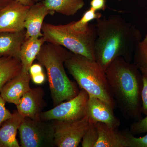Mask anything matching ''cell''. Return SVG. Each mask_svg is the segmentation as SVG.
<instances>
[{"label":"cell","instance_id":"f1b7e54d","mask_svg":"<svg viewBox=\"0 0 147 147\" xmlns=\"http://www.w3.org/2000/svg\"><path fill=\"white\" fill-rule=\"evenodd\" d=\"M42 66L39 63L33 64L29 69V73L30 76H33L43 71Z\"/></svg>","mask_w":147,"mask_h":147},{"label":"cell","instance_id":"f546056e","mask_svg":"<svg viewBox=\"0 0 147 147\" xmlns=\"http://www.w3.org/2000/svg\"><path fill=\"white\" fill-rule=\"evenodd\" d=\"M12 0H0V10L8 4Z\"/></svg>","mask_w":147,"mask_h":147},{"label":"cell","instance_id":"d6986e66","mask_svg":"<svg viewBox=\"0 0 147 147\" xmlns=\"http://www.w3.org/2000/svg\"><path fill=\"white\" fill-rule=\"evenodd\" d=\"M19 59L10 57H0V91L8 81L21 71Z\"/></svg>","mask_w":147,"mask_h":147},{"label":"cell","instance_id":"4dcf8cb0","mask_svg":"<svg viewBox=\"0 0 147 147\" xmlns=\"http://www.w3.org/2000/svg\"><path fill=\"white\" fill-rule=\"evenodd\" d=\"M17 1L24 5L29 6H31L34 3L31 0H17Z\"/></svg>","mask_w":147,"mask_h":147},{"label":"cell","instance_id":"6da1fadb","mask_svg":"<svg viewBox=\"0 0 147 147\" xmlns=\"http://www.w3.org/2000/svg\"><path fill=\"white\" fill-rule=\"evenodd\" d=\"M96 20L95 61L105 70L117 58L131 62L137 45L143 39L140 31L119 14Z\"/></svg>","mask_w":147,"mask_h":147},{"label":"cell","instance_id":"ba28073f","mask_svg":"<svg viewBox=\"0 0 147 147\" xmlns=\"http://www.w3.org/2000/svg\"><path fill=\"white\" fill-rule=\"evenodd\" d=\"M52 121L55 130V146L58 147H78L90 124L87 115L78 120Z\"/></svg>","mask_w":147,"mask_h":147},{"label":"cell","instance_id":"4fadbf2b","mask_svg":"<svg viewBox=\"0 0 147 147\" xmlns=\"http://www.w3.org/2000/svg\"><path fill=\"white\" fill-rule=\"evenodd\" d=\"M55 13L48 9L42 1L35 3L31 6L25 20V39L43 36L42 28L44 19L47 15H53Z\"/></svg>","mask_w":147,"mask_h":147},{"label":"cell","instance_id":"d4e9b609","mask_svg":"<svg viewBox=\"0 0 147 147\" xmlns=\"http://www.w3.org/2000/svg\"><path fill=\"white\" fill-rule=\"evenodd\" d=\"M142 113L147 115V76L142 74Z\"/></svg>","mask_w":147,"mask_h":147},{"label":"cell","instance_id":"7a4b0ae2","mask_svg":"<svg viewBox=\"0 0 147 147\" xmlns=\"http://www.w3.org/2000/svg\"><path fill=\"white\" fill-rule=\"evenodd\" d=\"M113 97L126 118L142 119V74L134 63L122 57L112 61L105 70Z\"/></svg>","mask_w":147,"mask_h":147},{"label":"cell","instance_id":"d6a6232c","mask_svg":"<svg viewBox=\"0 0 147 147\" xmlns=\"http://www.w3.org/2000/svg\"><path fill=\"white\" fill-rule=\"evenodd\" d=\"M143 40L147 44V34L146 35V36H145Z\"/></svg>","mask_w":147,"mask_h":147},{"label":"cell","instance_id":"1f68e13d","mask_svg":"<svg viewBox=\"0 0 147 147\" xmlns=\"http://www.w3.org/2000/svg\"><path fill=\"white\" fill-rule=\"evenodd\" d=\"M34 3H36L38 2H39L41 1L42 0H31Z\"/></svg>","mask_w":147,"mask_h":147},{"label":"cell","instance_id":"5b68a950","mask_svg":"<svg viewBox=\"0 0 147 147\" xmlns=\"http://www.w3.org/2000/svg\"><path fill=\"white\" fill-rule=\"evenodd\" d=\"M42 32L45 42L59 45L74 54L95 60L94 47L96 38L94 25L84 32L73 30L69 23L55 25L43 23Z\"/></svg>","mask_w":147,"mask_h":147},{"label":"cell","instance_id":"cb8c5ba5","mask_svg":"<svg viewBox=\"0 0 147 147\" xmlns=\"http://www.w3.org/2000/svg\"><path fill=\"white\" fill-rule=\"evenodd\" d=\"M130 133L139 134L147 132V115L143 119L135 121L130 125Z\"/></svg>","mask_w":147,"mask_h":147},{"label":"cell","instance_id":"30bf717a","mask_svg":"<svg viewBox=\"0 0 147 147\" xmlns=\"http://www.w3.org/2000/svg\"><path fill=\"white\" fill-rule=\"evenodd\" d=\"M44 92L41 88L31 89L23 96L16 105L17 110L24 118L39 119L45 106Z\"/></svg>","mask_w":147,"mask_h":147},{"label":"cell","instance_id":"52a82bcc","mask_svg":"<svg viewBox=\"0 0 147 147\" xmlns=\"http://www.w3.org/2000/svg\"><path fill=\"white\" fill-rule=\"evenodd\" d=\"M89 96L82 89L76 96L61 102L55 108L42 112L40 119L42 120L74 121L83 118L87 115V104Z\"/></svg>","mask_w":147,"mask_h":147},{"label":"cell","instance_id":"7c38bea8","mask_svg":"<svg viewBox=\"0 0 147 147\" xmlns=\"http://www.w3.org/2000/svg\"><path fill=\"white\" fill-rule=\"evenodd\" d=\"M31 76L29 72L21 71L2 88L0 95L6 102L17 105L25 94L30 90Z\"/></svg>","mask_w":147,"mask_h":147},{"label":"cell","instance_id":"83f0119b","mask_svg":"<svg viewBox=\"0 0 147 147\" xmlns=\"http://www.w3.org/2000/svg\"><path fill=\"white\" fill-rule=\"evenodd\" d=\"M31 79L34 84L40 85L43 84L46 80V76L44 71L31 76Z\"/></svg>","mask_w":147,"mask_h":147},{"label":"cell","instance_id":"2e32d148","mask_svg":"<svg viewBox=\"0 0 147 147\" xmlns=\"http://www.w3.org/2000/svg\"><path fill=\"white\" fill-rule=\"evenodd\" d=\"M26 34L25 29L16 32L0 33V57H10L20 59L21 47Z\"/></svg>","mask_w":147,"mask_h":147},{"label":"cell","instance_id":"5bb4252c","mask_svg":"<svg viewBox=\"0 0 147 147\" xmlns=\"http://www.w3.org/2000/svg\"><path fill=\"white\" fill-rule=\"evenodd\" d=\"M25 118L17 110L0 126V147H20L16 139L17 131Z\"/></svg>","mask_w":147,"mask_h":147},{"label":"cell","instance_id":"4316f807","mask_svg":"<svg viewBox=\"0 0 147 147\" xmlns=\"http://www.w3.org/2000/svg\"><path fill=\"white\" fill-rule=\"evenodd\" d=\"M90 7L95 11L105 10L106 8V0H91Z\"/></svg>","mask_w":147,"mask_h":147},{"label":"cell","instance_id":"8fae6325","mask_svg":"<svg viewBox=\"0 0 147 147\" xmlns=\"http://www.w3.org/2000/svg\"><path fill=\"white\" fill-rule=\"evenodd\" d=\"M113 110L108 103L99 98L92 96L89 97L87 115L91 120L102 123L113 128H118L120 122L114 115Z\"/></svg>","mask_w":147,"mask_h":147},{"label":"cell","instance_id":"9a60e30c","mask_svg":"<svg viewBox=\"0 0 147 147\" xmlns=\"http://www.w3.org/2000/svg\"><path fill=\"white\" fill-rule=\"evenodd\" d=\"M98 138L95 147H128L124 133L101 122H96Z\"/></svg>","mask_w":147,"mask_h":147},{"label":"cell","instance_id":"603a6c76","mask_svg":"<svg viewBox=\"0 0 147 147\" xmlns=\"http://www.w3.org/2000/svg\"><path fill=\"white\" fill-rule=\"evenodd\" d=\"M128 147H147V134L144 137H136L130 132H125Z\"/></svg>","mask_w":147,"mask_h":147},{"label":"cell","instance_id":"9c48e42d","mask_svg":"<svg viewBox=\"0 0 147 147\" xmlns=\"http://www.w3.org/2000/svg\"><path fill=\"white\" fill-rule=\"evenodd\" d=\"M30 7L12 0L0 10V33L16 32L25 30V22Z\"/></svg>","mask_w":147,"mask_h":147},{"label":"cell","instance_id":"277c9868","mask_svg":"<svg viewBox=\"0 0 147 147\" xmlns=\"http://www.w3.org/2000/svg\"><path fill=\"white\" fill-rule=\"evenodd\" d=\"M64 65L80 88L89 96L99 98L115 109L116 103L105 70L96 61L71 53Z\"/></svg>","mask_w":147,"mask_h":147},{"label":"cell","instance_id":"44dd1931","mask_svg":"<svg viewBox=\"0 0 147 147\" xmlns=\"http://www.w3.org/2000/svg\"><path fill=\"white\" fill-rule=\"evenodd\" d=\"M133 60L142 74L147 76V44L143 39L135 49Z\"/></svg>","mask_w":147,"mask_h":147},{"label":"cell","instance_id":"ac0fdd59","mask_svg":"<svg viewBox=\"0 0 147 147\" xmlns=\"http://www.w3.org/2000/svg\"><path fill=\"white\" fill-rule=\"evenodd\" d=\"M42 2L49 10L67 16L74 15L85 5L84 0H44Z\"/></svg>","mask_w":147,"mask_h":147},{"label":"cell","instance_id":"8992f818","mask_svg":"<svg viewBox=\"0 0 147 147\" xmlns=\"http://www.w3.org/2000/svg\"><path fill=\"white\" fill-rule=\"evenodd\" d=\"M21 147H53L55 130L49 121L25 118L18 129Z\"/></svg>","mask_w":147,"mask_h":147},{"label":"cell","instance_id":"484cf974","mask_svg":"<svg viewBox=\"0 0 147 147\" xmlns=\"http://www.w3.org/2000/svg\"><path fill=\"white\" fill-rule=\"evenodd\" d=\"M6 102L0 95V126L12 115V113L6 108Z\"/></svg>","mask_w":147,"mask_h":147},{"label":"cell","instance_id":"ffe728a7","mask_svg":"<svg viewBox=\"0 0 147 147\" xmlns=\"http://www.w3.org/2000/svg\"><path fill=\"white\" fill-rule=\"evenodd\" d=\"M102 17V13L96 12L90 7L84 13L82 18L77 21H73L69 23L70 28L73 30L79 32H84L89 29L90 22L93 20H97Z\"/></svg>","mask_w":147,"mask_h":147},{"label":"cell","instance_id":"e0dca14e","mask_svg":"<svg viewBox=\"0 0 147 147\" xmlns=\"http://www.w3.org/2000/svg\"><path fill=\"white\" fill-rule=\"evenodd\" d=\"M45 40L43 36L30 38L25 39L22 44L20 54L21 70L29 72L30 67L33 63Z\"/></svg>","mask_w":147,"mask_h":147},{"label":"cell","instance_id":"3957f363","mask_svg":"<svg viewBox=\"0 0 147 147\" xmlns=\"http://www.w3.org/2000/svg\"><path fill=\"white\" fill-rule=\"evenodd\" d=\"M71 52L61 45L45 42L36 59L45 67L53 104L57 106L79 93L76 84L68 78L64 68L66 61Z\"/></svg>","mask_w":147,"mask_h":147},{"label":"cell","instance_id":"7402d4cb","mask_svg":"<svg viewBox=\"0 0 147 147\" xmlns=\"http://www.w3.org/2000/svg\"><path fill=\"white\" fill-rule=\"evenodd\" d=\"M89 120V125L81 142L82 147H95L98 138L96 122Z\"/></svg>","mask_w":147,"mask_h":147}]
</instances>
